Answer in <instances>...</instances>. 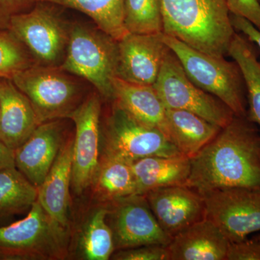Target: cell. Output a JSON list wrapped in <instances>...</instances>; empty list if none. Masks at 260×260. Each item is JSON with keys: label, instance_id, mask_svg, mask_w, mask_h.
<instances>
[{"label": "cell", "instance_id": "obj_1", "mask_svg": "<svg viewBox=\"0 0 260 260\" xmlns=\"http://www.w3.org/2000/svg\"><path fill=\"white\" fill-rule=\"evenodd\" d=\"M191 159L185 185L200 194L234 187H260V130L235 116Z\"/></svg>", "mask_w": 260, "mask_h": 260}, {"label": "cell", "instance_id": "obj_2", "mask_svg": "<svg viewBox=\"0 0 260 260\" xmlns=\"http://www.w3.org/2000/svg\"><path fill=\"white\" fill-rule=\"evenodd\" d=\"M165 35L208 55H228L236 32L226 0H162Z\"/></svg>", "mask_w": 260, "mask_h": 260}, {"label": "cell", "instance_id": "obj_3", "mask_svg": "<svg viewBox=\"0 0 260 260\" xmlns=\"http://www.w3.org/2000/svg\"><path fill=\"white\" fill-rule=\"evenodd\" d=\"M70 228L32 205L25 218L0 227V260H59L69 254Z\"/></svg>", "mask_w": 260, "mask_h": 260}, {"label": "cell", "instance_id": "obj_4", "mask_svg": "<svg viewBox=\"0 0 260 260\" xmlns=\"http://www.w3.org/2000/svg\"><path fill=\"white\" fill-rule=\"evenodd\" d=\"M118 41L95 26L70 24L69 42L60 68L90 85L103 100H114L113 80L117 72Z\"/></svg>", "mask_w": 260, "mask_h": 260}, {"label": "cell", "instance_id": "obj_5", "mask_svg": "<svg viewBox=\"0 0 260 260\" xmlns=\"http://www.w3.org/2000/svg\"><path fill=\"white\" fill-rule=\"evenodd\" d=\"M11 80L28 98L40 124L69 119L88 95L85 80L60 68L35 64Z\"/></svg>", "mask_w": 260, "mask_h": 260}, {"label": "cell", "instance_id": "obj_6", "mask_svg": "<svg viewBox=\"0 0 260 260\" xmlns=\"http://www.w3.org/2000/svg\"><path fill=\"white\" fill-rule=\"evenodd\" d=\"M162 38L177 56L193 83L218 98L232 109L235 116H247L245 83L240 68L235 61L208 55L164 34Z\"/></svg>", "mask_w": 260, "mask_h": 260}, {"label": "cell", "instance_id": "obj_7", "mask_svg": "<svg viewBox=\"0 0 260 260\" xmlns=\"http://www.w3.org/2000/svg\"><path fill=\"white\" fill-rule=\"evenodd\" d=\"M101 121L100 156L129 164L149 156L182 155L158 128L135 119L112 101Z\"/></svg>", "mask_w": 260, "mask_h": 260}, {"label": "cell", "instance_id": "obj_8", "mask_svg": "<svg viewBox=\"0 0 260 260\" xmlns=\"http://www.w3.org/2000/svg\"><path fill=\"white\" fill-rule=\"evenodd\" d=\"M51 4L37 3L12 17L8 30L22 43L36 64L60 68L69 42L70 24Z\"/></svg>", "mask_w": 260, "mask_h": 260}, {"label": "cell", "instance_id": "obj_9", "mask_svg": "<svg viewBox=\"0 0 260 260\" xmlns=\"http://www.w3.org/2000/svg\"><path fill=\"white\" fill-rule=\"evenodd\" d=\"M154 88L167 109L194 113L221 128L235 114L218 98L197 86L186 75L180 61L169 48Z\"/></svg>", "mask_w": 260, "mask_h": 260}, {"label": "cell", "instance_id": "obj_10", "mask_svg": "<svg viewBox=\"0 0 260 260\" xmlns=\"http://www.w3.org/2000/svg\"><path fill=\"white\" fill-rule=\"evenodd\" d=\"M203 196L205 218L229 242H240L260 231V187L217 189Z\"/></svg>", "mask_w": 260, "mask_h": 260}, {"label": "cell", "instance_id": "obj_11", "mask_svg": "<svg viewBox=\"0 0 260 260\" xmlns=\"http://www.w3.org/2000/svg\"><path fill=\"white\" fill-rule=\"evenodd\" d=\"M102 98L90 93L69 119L75 124L71 189L76 195L91 186L100 160Z\"/></svg>", "mask_w": 260, "mask_h": 260}, {"label": "cell", "instance_id": "obj_12", "mask_svg": "<svg viewBox=\"0 0 260 260\" xmlns=\"http://www.w3.org/2000/svg\"><path fill=\"white\" fill-rule=\"evenodd\" d=\"M107 205L115 251L152 244L167 246L172 241L159 225L145 194L130 195Z\"/></svg>", "mask_w": 260, "mask_h": 260}, {"label": "cell", "instance_id": "obj_13", "mask_svg": "<svg viewBox=\"0 0 260 260\" xmlns=\"http://www.w3.org/2000/svg\"><path fill=\"white\" fill-rule=\"evenodd\" d=\"M67 119L42 123L14 150L15 167L39 188L70 135Z\"/></svg>", "mask_w": 260, "mask_h": 260}, {"label": "cell", "instance_id": "obj_14", "mask_svg": "<svg viewBox=\"0 0 260 260\" xmlns=\"http://www.w3.org/2000/svg\"><path fill=\"white\" fill-rule=\"evenodd\" d=\"M162 34L128 32L118 41L116 77L129 83L153 85L169 50Z\"/></svg>", "mask_w": 260, "mask_h": 260}, {"label": "cell", "instance_id": "obj_15", "mask_svg": "<svg viewBox=\"0 0 260 260\" xmlns=\"http://www.w3.org/2000/svg\"><path fill=\"white\" fill-rule=\"evenodd\" d=\"M145 195L159 225L172 239L205 218L204 198L189 186H167Z\"/></svg>", "mask_w": 260, "mask_h": 260}, {"label": "cell", "instance_id": "obj_16", "mask_svg": "<svg viewBox=\"0 0 260 260\" xmlns=\"http://www.w3.org/2000/svg\"><path fill=\"white\" fill-rule=\"evenodd\" d=\"M41 124L28 98L9 78H0V140L12 150Z\"/></svg>", "mask_w": 260, "mask_h": 260}, {"label": "cell", "instance_id": "obj_17", "mask_svg": "<svg viewBox=\"0 0 260 260\" xmlns=\"http://www.w3.org/2000/svg\"><path fill=\"white\" fill-rule=\"evenodd\" d=\"M74 135L61 147L55 161L38 188V201L61 225L70 228V193Z\"/></svg>", "mask_w": 260, "mask_h": 260}, {"label": "cell", "instance_id": "obj_18", "mask_svg": "<svg viewBox=\"0 0 260 260\" xmlns=\"http://www.w3.org/2000/svg\"><path fill=\"white\" fill-rule=\"evenodd\" d=\"M230 242L204 218L179 232L167 246L169 260H226Z\"/></svg>", "mask_w": 260, "mask_h": 260}, {"label": "cell", "instance_id": "obj_19", "mask_svg": "<svg viewBox=\"0 0 260 260\" xmlns=\"http://www.w3.org/2000/svg\"><path fill=\"white\" fill-rule=\"evenodd\" d=\"M221 129L194 113L167 109L161 131L181 154L191 158L210 143Z\"/></svg>", "mask_w": 260, "mask_h": 260}, {"label": "cell", "instance_id": "obj_20", "mask_svg": "<svg viewBox=\"0 0 260 260\" xmlns=\"http://www.w3.org/2000/svg\"><path fill=\"white\" fill-rule=\"evenodd\" d=\"M136 194L167 186L185 185L191 171V159L185 155L149 156L131 164Z\"/></svg>", "mask_w": 260, "mask_h": 260}, {"label": "cell", "instance_id": "obj_21", "mask_svg": "<svg viewBox=\"0 0 260 260\" xmlns=\"http://www.w3.org/2000/svg\"><path fill=\"white\" fill-rule=\"evenodd\" d=\"M113 86L114 102L137 120L161 131L167 108L153 85L129 83L116 77Z\"/></svg>", "mask_w": 260, "mask_h": 260}, {"label": "cell", "instance_id": "obj_22", "mask_svg": "<svg viewBox=\"0 0 260 260\" xmlns=\"http://www.w3.org/2000/svg\"><path fill=\"white\" fill-rule=\"evenodd\" d=\"M94 199L102 205L136 194V183L131 164L100 156L91 186Z\"/></svg>", "mask_w": 260, "mask_h": 260}, {"label": "cell", "instance_id": "obj_23", "mask_svg": "<svg viewBox=\"0 0 260 260\" xmlns=\"http://www.w3.org/2000/svg\"><path fill=\"white\" fill-rule=\"evenodd\" d=\"M38 199V188L16 167L0 171V227L28 213Z\"/></svg>", "mask_w": 260, "mask_h": 260}, {"label": "cell", "instance_id": "obj_24", "mask_svg": "<svg viewBox=\"0 0 260 260\" xmlns=\"http://www.w3.org/2000/svg\"><path fill=\"white\" fill-rule=\"evenodd\" d=\"M228 55L240 68L247 97V117L260 127V61L254 43L236 31L228 49Z\"/></svg>", "mask_w": 260, "mask_h": 260}, {"label": "cell", "instance_id": "obj_25", "mask_svg": "<svg viewBox=\"0 0 260 260\" xmlns=\"http://www.w3.org/2000/svg\"><path fill=\"white\" fill-rule=\"evenodd\" d=\"M76 10L89 18L103 31L120 40L126 31L124 24L125 0H31Z\"/></svg>", "mask_w": 260, "mask_h": 260}, {"label": "cell", "instance_id": "obj_26", "mask_svg": "<svg viewBox=\"0 0 260 260\" xmlns=\"http://www.w3.org/2000/svg\"><path fill=\"white\" fill-rule=\"evenodd\" d=\"M109 208L102 205L94 210L82 227L78 241V251L81 259L107 260L115 251L114 237L107 222Z\"/></svg>", "mask_w": 260, "mask_h": 260}, {"label": "cell", "instance_id": "obj_27", "mask_svg": "<svg viewBox=\"0 0 260 260\" xmlns=\"http://www.w3.org/2000/svg\"><path fill=\"white\" fill-rule=\"evenodd\" d=\"M124 24L131 34H162V0H125Z\"/></svg>", "mask_w": 260, "mask_h": 260}, {"label": "cell", "instance_id": "obj_28", "mask_svg": "<svg viewBox=\"0 0 260 260\" xmlns=\"http://www.w3.org/2000/svg\"><path fill=\"white\" fill-rule=\"evenodd\" d=\"M35 64L22 43L8 30H0V78L12 79Z\"/></svg>", "mask_w": 260, "mask_h": 260}, {"label": "cell", "instance_id": "obj_29", "mask_svg": "<svg viewBox=\"0 0 260 260\" xmlns=\"http://www.w3.org/2000/svg\"><path fill=\"white\" fill-rule=\"evenodd\" d=\"M114 260H169L167 246L145 245L115 251Z\"/></svg>", "mask_w": 260, "mask_h": 260}, {"label": "cell", "instance_id": "obj_30", "mask_svg": "<svg viewBox=\"0 0 260 260\" xmlns=\"http://www.w3.org/2000/svg\"><path fill=\"white\" fill-rule=\"evenodd\" d=\"M226 260H260V235L240 242H230Z\"/></svg>", "mask_w": 260, "mask_h": 260}, {"label": "cell", "instance_id": "obj_31", "mask_svg": "<svg viewBox=\"0 0 260 260\" xmlns=\"http://www.w3.org/2000/svg\"><path fill=\"white\" fill-rule=\"evenodd\" d=\"M231 15L242 17L260 30V3L259 0H226Z\"/></svg>", "mask_w": 260, "mask_h": 260}, {"label": "cell", "instance_id": "obj_32", "mask_svg": "<svg viewBox=\"0 0 260 260\" xmlns=\"http://www.w3.org/2000/svg\"><path fill=\"white\" fill-rule=\"evenodd\" d=\"M31 0H0V30H8L12 17L25 11Z\"/></svg>", "mask_w": 260, "mask_h": 260}, {"label": "cell", "instance_id": "obj_33", "mask_svg": "<svg viewBox=\"0 0 260 260\" xmlns=\"http://www.w3.org/2000/svg\"><path fill=\"white\" fill-rule=\"evenodd\" d=\"M231 21L236 31L241 32L260 49V30L242 17L231 15Z\"/></svg>", "mask_w": 260, "mask_h": 260}, {"label": "cell", "instance_id": "obj_34", "mask_svg": "<svg viewBox=\"0 0 260 260\" xmlns=\"http://www.w3.org/2000/svg\"><path fill=\"white\" fill-rule=\"evenodd\" d=\"M15 167L14 150L0 140V171Z\"/></svg>", "mask_w": 260, "mask_h": 260}, {"label": "cell", "instance_id": "obj_35", "mask_svg": "<svg viewBox=\"0 0 260 260\" xmlns=\"http://www.w3.org/2000/svg\"><path fill=\"white\" fill-rule=\"evenodd\" d=\"M259 3H260V0H259Z\"/></svg>", "mask_w": 260, "mask_h": 260}]
</instances>
